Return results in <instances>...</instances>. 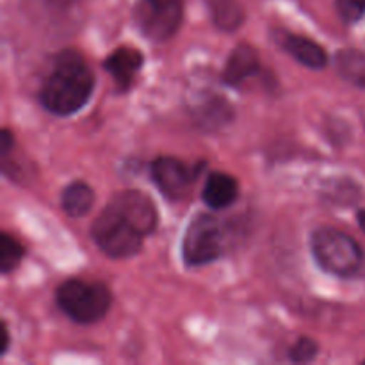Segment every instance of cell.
I'll list each match as a JSON object with an SVG mask.
<instances>
[{"instance_id": "cell-2", "label": "cell", "mask_w": 365, "mask_h": 365, "mask_svg": "<svg viewBox=\"0 0 365 365\" xmlns=\"http://www.w3.org/2000/svg\"><path fill=\"white\" fill-rule=\"evenodd\" d=\"M310 248L317 266L339 278H351L362 269L364 250L351 235L331 227L312 232Z\"/></svg>"}, {"instance_id": "cell-21", "label": "cell", "mask_w": 365, "mask_h": 365, "mask_svg": "<svg viewBox=\"0 0 365 365\" xmlns=\"http://www.w3.org/2000/svg\"><path fill=\"white\" fill-rule=\"evenodd\" d=\"M7 348H9V331H7L6 323H2V348H0L2 355H6Z\"/></svg>"}, {"instance_id": "cell-1", "label": "cell", "mask_w": 365, "mask_h": 365, "mask_svg": "<svg viewBox=\"0 0 365 365\" xmlns=\"http://www.w3.org/2000/svg\"><path fill=\"white\" fill-rule=\"evenodd\" d=\"M95 73L77 50H63L53 59L39 91V102L56 116H71L91 100Z\"/></svg>"}, {"instance_id": "cell-7", "label": "cell", "mask_w": 365, "mask_h": 365, "mask_svg": "<svg viewBox=\"0 0 365 365\" xmlns=\"http://www.w3.org/2000/svg\"><path fill=\"white\" fill-rule=\"evenodd\" d=\"M198 177V168H191L177 157H159L152 163V178L159 191L170 200H180Z\"/></svg>"}, {"instance_id": "cell-16", "label": "cell", "mask_w": 365, "mask_h": 365, "mask_svg": "<svg viewBox=\"0 0 365 365\" xmlns=\"http://www.w3.org/2000/svg\"><path fill=\"white\" fill-rule=\"evenodd\" d=\"M24 257V245L16 237L4 232L0 235V271H2V274H9L11 271L16 269Z\"/></svg>"}, {"instance_id": "cell-4", "label": "cell", "mask_w": 365, "mask_h": 365, "mask_svg": "<svg viewBox=\"0 0 365 365\" xmlns=\"http://www.w3.org/2000/svg\"><path fill=\"white\" fill-rule=\"evenodd\" d=\"M91 237L106 255L128 259L138 255L145 235L109 202L93 223Z\"/></svg>"}, {"instance_id": "cell-17", "label": "cell", "mask_w": 365, "mask_h": 365, "mask_svg": "<svg viewBox=\"0 0 365 365\" xmlns=\"http://www.w3.org/2000/svg\"><path fill=\"white\" fill-rule=\"evenodd\" d=\"M230 106L225 100L214 98L205 106L198 107V121L216 127V125H223L225 121L230 120Z\"/></svg>"}, {"instance_id": "cell-13", "label": "cell", "mask_w": 365, "mask_h": 365, "mask_svg": "<svg viewBox=\"0 0 365 365\" xmlns=\"http://www.w3.org/2000/svg\"><path fill=\"white\" fill-rule=\"evenodd\" d=\"M95 205V192L86 182H71L61 192V207L71 217H82Z\"/></svg>"}, {"instance_id": "cell-18", "label": "cell", "mask_w": 365, "mask_h": 365, "mask_svg": "<svg viewBox=\"0 0 365 365\" xmlns=\"http://www.w3.org/2000/svg\"><path fill=\"white\" fill-rule=\"evenodd\" d=\"M317 353H319V346L314 339L299 337L289 349V359L294 364H309L316 359Z\"/></svg>"}, {"instance_id": "cell-12", "label": "cell", "mask_w": 365, "mask_h": 365, "mask_svg": "<svg viewBox=\"0 0 365 365\" xmlns=\"http://www.w3.org/2000/svg\"><path fill=\"white\" fill-rule=\"evenodd\" d=\"M202 198L207 207L214 210L228 209L239 198V184L232 175L214 171L207 177Z\"/></svg>"}, {"instance_id": "cell-8", "label": "cell", "mask_w": 365, "mask_h": 365, "mask_svg": "<svg viewBox=\"0 0 365 365\" xmlns=\"http://www.w3.org/2000/svg\"><path fill=\"white\" fill-rule=\"evenodd\" d=\"M110 203L141 232L143 235H150L155 232L157 216L155 203L148 195L141 191H121L110 198Z\"/></svg>"}, {"instance_id": "cell-5", "label": "cell", "mask_w": 365, "mask_h": 365, "mask_svg": "<svg viewBox=\"0 0 365 365\" xmlns=\"http://www.w3.org/2000/svg\"><path fill=\"white\" fill-rule=\"evenodd\" d=\"M225 234L221 223L210 214L192 217L182 241V257L189 267L207 266L223 253Z\"/></svg>"}, {"instance_id": "cell-10", "label": "cell", "mask_w": 365, "mask_h": 365, "mask_svg": "<svg viewBox=\"0 0 365 365\" xmlns=\"http://www.w3.org/2000/svg\"><path fill=\"white\" fill-rule=\"evenodd\" d=\"M145 57L138 48L130 46H120L107 57L103 68L113 77L118 93H125L132 88L139 70L143 68Z\"/></svg>"}, {"instance_id": "cell-20", "label": "cell", "mask_w": 365, "mask_h": 365, "mask_svg": "<svg viewBox=\"0 0 365 365\" xmlns=\"http://www.w3.org/2000/svg\"><path fill=\"white\" fill-rule=\"evenodd\" d=\"M13 148H14L13 134L9 132V128H2V132H0V152H2L4 159L13 152Z\"/></svg>"}, {"instance_id": "cell-14", "label": "cell", "mask_w": 365, "mask_h": 365, "mask_svg": "<svg viewBox=\"0 0 365 365\" xmlns=\"http://www.w3.org/2000/svg\"><path fill=\"white\" fill-rule=\"evenodd\" d=\"M335 70L349 84L365 88V52L362 50H339L335 53Z\"/></svg>"}, {"instance_id": "cell-9", "label": "cell", "mask_w": 365, "mask_h": 365, "mask_svg": "<svg viewBox=\"0 0 365 365\" xmlns=\"http://www.w3.org/2000/svg\"><path fill=\"white\" fill-rule=\"evenodd\" d=\"M273 39L284 52H287L292 59L298 61L310 70H323L328 64V56L319 43L305 38V36L292 34L285 29H274Z\"/></svg>"}, {"instance_id": "cell-15", "label": "cell", "mask_w": 365, "mask_h": 365, "mask_svg": "<svg viewBox=\"0 0 365 365\" xmlns=\"http://www.w3.org/2000/svg\"><path fill=\"white\" fill-rule=\"evenodd\" d=\"M212 21L221 31H235L245 21V9L239 0H209Z\"/></svg>"}, {"instance_id": "cell-11", "label": "cell", "mask_w": 365, "mask_h": 365, "mask_svg": "<svg viewBox=\"0 0 365 365\" xmlns=\"http://www.w3.org/2000/svg\"><path fill=\"white\" fill-rule=\"evenodd\" d=\"M260 70L259 52L248 43H241L232 50L230 57L227 61V66L223 70L225 84L237 88L246 78L253 77Z\"/></svg>"}, {"instance_id": "cell-22", "label": "cell", "mask_w": 365, "mask_h": 365, "mask_svg": "<svg viewBox=\"0 0 365 365\" xmlns=\"http://www.w3.org/2000/svg\"><path fill=\"white\" fill-rule=\"evenodd\" d=\"M356 220H359L360 228L365 232V209H362L359 214H356Z\"/></svg>"}, {"instance_id": "cell-19", "label": "cell", "mask_w": 365, "mask_h": 365, "mask_svg": "<svg viewBox=\"0 0 365 365\" xmlns=\"http://www.w3.org/2000/svg\"><path fill=\"white\" fill-rule=\"evenodd\" d=\"M335 9L344 24H359L365 16V0H335Z\"/></svg>"}, {"instance_id": "cell-3", "label": "cell", "mask_w": 365, "mask_h": 365, "mask_svg": "<svg viewBox=\"0 0 365 365\" xmlns=\"http://www.w3.org/2000/svg\"><path fill=\"white\" fill-rule=\"evenodd\" d=\"M56 303L77 324H95L109 312L113 294L102 282L70 278L57 287Z\"/></svg>"}, {"instance_id": "cell-6", "label": "cell", "mask_w": 365, "mask_h": 365, "mask_svg": "<svg viewBox=\"0 0 365 365\" xmlns=\"http://www.w3.org/2000/svg\"><path fill=\"white\" fill-rule=\"evenodd\" d=\"M184 4L185 0H138L134 21L150 41H168L184 21Z\"/></svg>"}]
</instances>
